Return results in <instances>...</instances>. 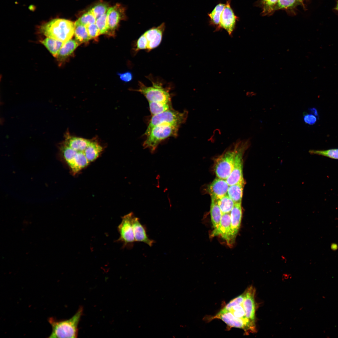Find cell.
I'll return each instance as SVG.
<instances>
[{"label": "cell", "mask_w": 338, "mask_h": 338, "mask_svg": "<svg viewBox=\"0 0 338 338\" xmlns=\"http://www.w3.org/2000/svg\"><path fill=\"white\" fill-rule=\"evenodd\" d=\"M59 146L60 153L74 175L96 159L103 150L97 138L87 139L76 136L68 130Z\"/></svg>", "instance_id": "obj_1"}, {"label": "cell", "mask_w": 338, "mask_h": 338, "mask_svg": "<svg viewBox=\"0 0 338 338\" xmlns=\"http://www.w3.org/2000/svg\"><path fill=\"white\" fill-rule=\"evenodd\" d=\"M75 28L74 23L71 21L55 18L42 25L40 31L46 37L65 42L71 39Z\"/></svg>", "instance_id": "obj_2"}, {"label": "cell", "mask_w": 338, "mask_h": 338, "mask_svg": "<svg viewBox=\"0 0 338 338\" xmlns=\"http://www.w3.org/2000/svg\"><path fill=\"white\" fill-rule=\"evenodd\" d=\"M82 306L71 318L65 320H58L51 317L48 321L51 326L52 331L48 338H77L78 335V326L83 314Z\"/></svg>", "instance_id": "obj_3"}, {"label": "cell", "mask_w": 338, "mask_h": 338, "mask_svg": "<svg viewBox=\"0 0 338 338\" xmlns=\"http://www.w3.org/2000/svg\"><path fill=\"white\" fill-rule=\"evenodd\" d=\"M180 126L169 124H161L155 126L146 136L147 137L143 144L145 148L148 149L154 153L159 144L163 140L178 135Z\"/></svg>", "instance_id": "obj_4"}, {"label": "cell", "mask_w": 338, "mask_h": 338, "mask_svg": "<svg viewBox=\"0 0 338 338\" xmlns=\"http://www.w3.org/2000/svg\"><path fill=\"white\" fill-rule=\"evenodd\" d=\"M250 139L238 140L234 143V158L233 170L226 180L229 186L244 182L243 176V156L250 145Z\"/></svg>", "instance_id": "obj_5"}, {"label": "cell", "mask_w": 338, "mask_h": 338, "mask_svg": "<svg viewBox=\"0 0 338 338\" xmlns=\"http://www.w3.org/2000/svg\"><path fill=\"white\" fill-rule=\"evenodd\" d=\"M152 85L147 86L141 81H138V88L133 91L140 92L148 101L171 102V95L168 87H164L160 81L154 80L151 77L147 76Z\"/></svg>", "instance_id": "obj_6"}, {"label": "cell", "mask_w": 338, "mask_h": 338, "mask_svg": "<svg viewBox=\"0 0 338 338\" xmlns=\"http://www.w3.org/2000/svg\"><path fill=\"white\" fill-rule=\"evenodd\" d=\"M188 112L184 110L180 112L172 108L162 113L152 116L145 134L146 136L154 127L160 125L166 124L180 126L185 122L188 116Z\"/></svg>", "instance_id": "obj_7"}, {"label": "cell", "mask_w": 338, "mask_h": 338, "mask_svg": "<svg viewBox=\"0 0 338 338\" xmlns=\"http://www.w3.org/2000/svg\"><path fill=\"white\" fill-rule=\"evenodd\" d=\"M234 143L214 161V170L217 177L226 180L233 170L234 158Z\"/></svg>", "instance_id": "obj_8"}, {"label": "cell", "mask_w": 338, "mask_h": 338, "mask_svg": "<svg viewBox=\"0 0 338 338\" xmlns=\"http://www.w3.org/2000/svg\"><path fill=\"white\" fill-rule=\"evenodd\" d=\"M135 216L132 212L122 218V221L118 227L120 234L118 241L122 242L124 247L132 248L136 242L132 226V220Z\"/></svg>", "instance_id": "obj_9"}, {"label": "cell", "mask_w": 338, "mask_h": 338, "mask_svg": "<svg viewBox=\"0 0 338 338\" xmlns=\"http://www.w3.org/2000/svg\"><path fill=\"white\" fill-rule=\"evenodd\" d=\"M219 319L230 327L242 329L246 334L254 332L251 328L242 319L235 317L230 312L222 309L214 316L209 318V320Z\"/></svg>", "instance_id": "obj_10"}, {"label": "cell", "mask_w": 338, "mask_h": 338, "mask_svg": "<svg viewBox=\"0 0 338 338\" xmlns=\"http://www.w3.org/2000/svg\"><path fill=\"white\" fill-rule=\"evenodd\" d=\"M125 8L119 3L109 8L107 12V23L109 29L108 34H112L118 27L120 21L125 19Z\"/></svg>", "instance_id": "obj_11"}, {"label": "cell", "mask_w": 338, "mask_h": 338, "mask_svg": "<svg viewBox=\"0 0 338 338\" xmlns=\"http://www.w3.org/2000/svg\"><path fill=\"white\" fill-rule=\"evenodd\" d=\"M211 235L212 237L220 236L228 245L233 244L234 242L232 236L230 213L222 214L218 226L213 229Z\"/></svg>", "instance_id": "obj_12"}, {"label": "cell", "mask_w": 338, "mask_h": 338, "mask_svg": "<svg viewBox=\"0 0 338 338\" xmlns=\"http://www.w3.org/2000/svg\"><path fill=\"white\" fill-rule=\"evenodd\" d=\"M238 17L235 15L230 5V1L228 0L222 13L220 23V28L225 30L229 35L233 32Z\"/></svg>", "instance_id": "obj_13"}, {"label": "cell", "mask_w": 338, "mask_h": 338, "mask_svg": "<svg viewBox=\"0 0 338 338\" xmlns=\"http://www.w3.org/2000/svg\"><path fill=\"white\" fill-rule=\"evenodd\" d=\"M255 289L251 286L245 291L243 307L246 317L255 324L256 305L255 299Z\"/></svg>", "instance_id": "obj_14"}, {"label": "cell", "mask_w": 338, "mask_h": 338, "mask_svg": "<svg viewBox=\"0 0 338 338\" xmlns=\"http://www.w3.org/2000/svg\"><path fill=\"white\" fill-rule=\"evenodd\" d=\"M165 28V23H162L157 27L150 28L143 33L147 42L146 50L147 52H149L159 46L161 41Z\"/></svg>", "instance_id": "obj_15"}, {"label": "cell", "mask_w": 338, "mask_h": 338, "mask_svg": "<svg viewBox=\"0 0 338 338\" xmlns=\"http://www.w3.org/2000/svg\"><path fill=\"white\" fill-rule=\"evenodd\" d=\"M229 187L226 180L217 177L208 185L207 191L211 198L218 200L227 194Z\"/></svg>", "instance_id": "obj_16"}, {"label": "cell", "mask_w": 338, "mask_h": 338, "mask_svg": "<svg viewBox=\"0 0 338 338\" xmlns=\"http://www.w3.org/2000/svg\"><path fill=\"white\" fill-rule=\"evenodd\" d=\"M132 226L136 242L144 243L151 247L155 241L149 238L147 233L146 226L142 224L139 218L134 216L132 220Z\"/></svg>", "instance_id": "obj_17"}, {"label": "cell", "mask_w": 338, "mask_h": 338, "mask_svg": "<svg viewBox=\"0 0 338 338\" xmlns=\"http://www.w3.org/2000/svg\"><path fill=\"white\" fill-rule=\"evenodd\" d=\"M241 203H235L230 212L232 240L234 242L239 229L242 217Z\"/></svg>", "instance_id": "obj_18"}, {"label": "cell", "mask_w": 338, "mask_h": 338, "mask_svg": "<svg viewBox=\"0 0 338 338\" xmlns=\"http://www.w3.org/2000/svg\"><path fill=\"white\" fill-rule=\"evenodd\" d=\"M79 44L75 40L70 39L64 42L55 57L60 64L71 55Z\"/></svg>", "instance_id": "obj_19"}, {"label": "cell", "mask_w": 338, "mask_h": 338, "mask_svg": "<svg viewBox=\"0 0 338 338\" xmlns=\"http://www.w3.org/2000/svg\"><path fill=\"white\" fill-rule=\"evenodd\" d=\"M245 183V182H241L229 186L227 195L235 203H241Z\"/></svg>", "instance_id": "obj_20"}, {"label": "cell", "mask_w": 338, "mask_h": 338, "mask_svg": "<svg viewBox=\"0 0 338 338\" xmlns=\"http://www.w3.org/2000/svg\"><path fill=\"white\" fill-rule=\"evenodd\" d=\"M211 220L214 229L218 226L222 214L218 204L217 200L211 198L210 208Z\"/></svg>", "instance_id": "obj_21"}, {"label": "cell", "mask_w": 338, "mask_h": 338, "mask_svg": "<svg viewBox=\"0 0 338 338\" xmlns=\"http://www.w3.org/2000/svg\"><path fill=\"white\" fill-rule=\"evenodd\" d=\"M40 42L55 58L64 43V42L48 37H46L44 39L40 41Z\"/></svg>", "instance_id": "obj_22"}, {"label": "cell", "mask_w": 338, "mask_h": 338, "mask_svg": "<svg viewBox=\"0 0 338 338\" xmlns=\"http://www.w3.org/2000/svg\"><path fill=\"white\" fill-rule=\"evenodd\" d=\"M225 4L220 3L217 5L212 11L208 13L210 18V23L216 28V30L220 29V23L222 13Z\"/></svg>", "instance_id": "obj_23"}, {"label": "cell", "mask_w": 338, "mask_h": 338, "mask_svg": "<svg viewBox=\"0 0 338 338\" xmlns=\"http://www.w3.org/2000/svg\"><path fill=\"white\" fill-rule=\"evenodd\" d=\"M148 102L150 110L152 116L172 109L171 102L148 101Z\"/></svg>", "instance_id": "obj_24"}, {"label": "cell", "mask_w": 338, "mask_h": 338, "mask_svg": "<svg viewBox=\"0 0 338 338\" xmlns=\"http://www.w3.org/2000/svg\"><path fill=\"white\" fill-rule=\"evenodd\" d=\"M74 35L75 40L79 44L87 42L90 39L85 26L78 24H75Z\"/></svg>", "instance_id": "obj_25"}, {"label": "cell", "mask_w": 338, "mask_h": 338, "mask_svg": "<svg viewBox=\"0 0 338 338\" xmlns=\"http://www.w3.org/2000/svg\"><path fill=\"white\" fill-rule=\"evenodd\" d=\"M222 214L230 213L235 203L227 194L217 200Z\"/></svg>", "instance_id": "obj_26"}, {"label": "cell", "mask_w": 338, "mask_h": 338, "mask_svg": "<svg viewBox=\"0 0 338 338\" xmlns=\"http://www.w3.org/2000/svg\"><path fill=\"white\" fill-rule=\"evenodd\" d=\"M109 9V5L107 3L100 2L93 6L90 10L96 20L106 13Z\"/></svg>", "instance_id": "obj_27"}, {"label": "cell", "mask_w": 338, "mask_h": 338, "mask_svg": "<svg viewBox=\"0 0 338 338\" xmlns=\"http://www.w3.org/2000/svg\"><path fill=\"white\" fill-rule=\"evenodd\" d=\"M300 3L299 0H279L274 8V11L293 8Z\"/></svg>", "instance_id": "obj_28"}, {"label": "cell", "mask_w": 338, "mask_h": 338, "mask_svg": "<svg viewBox=\"0 0 338 338\" xmlns=\"http://www.w3.org/2000/svg\"><path fill=\"white\" fill-rule=\"evenodd\" d=\"M312 154L322 156L334 159H338V149H331L325 150H310Z\"/></svg>", "instance_id": "obj_29"}, {"label": "cell", "mask_w": 338, "mask_h": 338, "mask_svg": "<svg viewBox=\"0 0 338 338\" xmlns=\"http://www.w3.org/2000/svg\"><path fill=\"white\" fill-rule=\"evenodd\" d=\"M96 19L89 10L83 14L75 23V24H80L85 26L95 23Z\"/></svg>", "instance_id": "obj_30"}, {"label": "cell", "mask_w": 338, "mask_h": 338, "mask_svg": "<svg viewBox=\"0 0 338 338\" xmlns=\"http://www.w3.org/2000/svg\"><path fill=\"white\" fill-rule=\"evenodd\" d=\"M95 24L100 34H108L109 29L107 23V13L97 19Z\"/></svg>", "instance_id": "obj_31"}, {"label": "cell", "mask_w": 338, "mask_h": 338, "mask_svg": "<svg viewBox=\"0 0 338 338\" xmlns=\"http://www.w3.org/2000/svg\"><path fill=\"white\" fill-rule=\"evenodd\" d=\"M279 0H262V13L267 15L274 11V8Z\"/></svg>", "instance_id": "obj_32"}, {"label": "cell", "mask_w": 338, "mask_h": 338, "mask_svg": "<svg viewBox=\"0 0 338 338\" xmlns=\"http://www.w3.org/2000/svg\"><path fill=\"white\" fill-rule=\"evenodd\" d=\"M147 42L146 38L143 33L138 39L136 44L135 51L137 53L139 51L145 49L146 50Z\"/></svg>", "instance_id": "obj_33"}, {"label": "cell", "mask_w": 338, "mask_h": 338, "mask_svg": "<svg viewBox=\"0 0 338 338\" xmlns=\"http://www.w3.org/2000/svg\"><path fill=\"white\" fill-rule=\"evenodd\" d=\"M90 39L97 38L100 34V30L95 23L86 26Z\"/></svg>", "instance_id": "obj_34"}, {"label": "cell", "mask_w": 338, "mask_h": 338, "mask_svg": "<svg viewBox=\"0 0 338 338\" xmlns=\"http://www.w3.org/2000/svg\"><path fill=\"white\" fill-rule=\"evenodd\" d=\"M245 293L244 292L241 295L230 300L222 309L227 310L231 307L242 303L244 299Z\"/></svg>", "instance_id": "obj_35"}, {"label": "cell", "mask_w": 338, "mask_h": 338, "mask_svg": "<svg viewBox=\"0 0 338 338\" xmlns=\"http://www.w3.org/2000/svg\"><path fill=\"white\" fill-rule=\"evenodd\" d=\"M117 74L119 76L120 79L125 82H129L133 79V74L130 71H127L123 73H118Z\"/></svg>", "instance_id": "obj_36"}, {"label": "cell", "mask_w": 338, "mask_h": 338, "mask_svg": "<svg viewBox=\"0 0 338 338\" xmlns=\"http://www.w3.org/2000/svg\"><path fill=\"white\" fill-rule=\"evenodd\" d=\"M304 120L306 124L313 125L316 122L317 118L315 115L311 114H305L304 116Z\"/></svg>", "instance_id": "obj_37"}, {"label": "cell", "mask_w": 338, "mask_h": 338, "mask_svg": "<svg viewBox=\"0 0 338 338\" xmlns=\"http://www.w3.org/2000/svg\"><path fill=\"white\" fill-rule=\"evenodd\" d=\"M309 110L310 114H313L317 117H319V115L317 110L315 108H310Z\"/></svg>", "instance_id": "obj_38"}, {"label": "cell", "mask_w": 338, "mask_h": 338, "mask_svg": "<svg viewBox=\"0 0 338 338\" xmlns=\"http://www.w3.org/2000/svg\"><path fill=\"white\" fill-rule=\"evenodd\" d=\"M335 9L338 11V1L337 2L336 6L335 8Z\"/></svg>", "instance_id": "obj_39"}, {"label": "cell", "mask_w": 338, "mask_h": 338, "mask_svg": "<svg viewBox=\"0 0 338 338\" xmlns=\"http://www.w3.org/2000/svg\"><path fill=\"white\" fill-rule=\"evenodd\" d=\"M299 0L301 3H303V0Z\"/></svg>", "instance_id": "obj_40"}]
</instances>
